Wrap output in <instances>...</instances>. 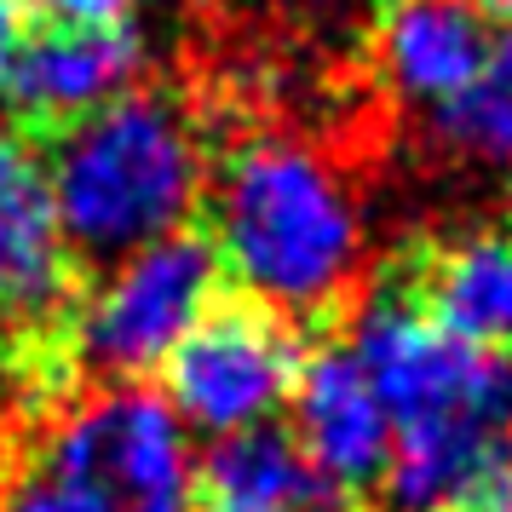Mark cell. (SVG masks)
Here are the masks:
<instances>
[{
	"instance_id": "30bf717a",
	"label": "cell",
	"mask_w": 512,
	"mask_h": 512,
	"mask_svg": "<svg viewBox=\"0 0 512 512\" xmlns=\"http://www.w3.org/2000/svg\"><path fill=\"white\" fill-rule=\"evenodd\" d=\"M495 47L484 0H374L369 64L397 104H449Z\"/></svg>"
},
{
	"instance_id": "ba28073f",
	"label": "cell",
	"mask_w": 512,
	"mask_h": 512,
	"mask_svg": "<svg viewBox=\"0 0 512 512\" xmlns=\"http://www.w3.org/2000/svg\"><path fill=\"white\" fill-rule=\"evenodd\" d=\"M288 432L317 466L323 489L340 512H386V478H392V420L374 397L357 351L328 334L305 351L300 386L288 397Z\"/></svg>"
},
{
	"instance_id": "8fae6325",
	"label": "cell",
	"mask_w": 512,
	"mask_h": 512,
	"mask_svg": "<svg viewBox=\"0 0 512 512\" xmlns=\"http://www.w3.org/2000/svg\"><path fill=\"white\" fill-rule=\"evenodd\" d=\"M438 139L478 162H512V29L495 35L472 87L438 110Z\"/></svg>"
},
{
	"instance_id": "4fadbf2b",
	"label": "cell",
	"mask_w": 512,
	"mask_h": 512,
	"mask_svg": "<svg viewBox=\"0 0 512 512\" xmlns=\"http://www.w3.org/2000/svg\"><path fill=\"white\" fill-rule=\"evenodd\" d=\"M35 12H47V18H127L133 0H35Z\"/></svg>"
},
{
	"instance_id": "5b68a950",
	"label": "cell",
	"mask_w": 512,
	"mask_h": 512,
	"mask_svg": "<svg viewBox=\"0 0 512 512\" xmlns=\"http://www.w3.org/2000/svg\"><path fill=\"white\" fill-rule=\"evenodd\" d=\"M219 259L202 225L162 236L121 259L87 288L75 323V380L81 386H144L185 340L202 305L219 294Z\"/></svg>"
},
{
	"instance_id": "7c38bea8",
	"label": "cell",
	"mask_w": 512,
	"mask_h": 512,
	"mask_svg": "<svg viewBox=\"0 0 512 512\" xmlns=\"http://www.w3.org/2000/svg\"><path fill=\"white\" fill-rule=\"evenodd\" d=\"M29 29H35V0H0V70L12 64Z\"/></svg>"
},
{
	"instance_id": "277c9868",
	"label": "cell",
	"mask_w": 512,
	"mask_h": 512,
	"mask_svg": "<svg viewBox=\"0 0 512 512\" xmlns=\"http://www.w3.org/2000/svg\"><path fill=\"white\" fill-rule=\"evenodd\" d=\"M93 282L64 248L41 150L0 121V415L75 392V323Z\"/></svg>"
},
{
	"instance_id": "8992f818",
	"label": "cell",
	"mask_w": 512,
	"mask_h": 512,
	"mask_svg": "<svg viewBox=\"0 0 512 512\" xmlns=\"http://www.w3.org/2000/svg\"><path fill=\"white\" fill-rule=\"evenodd\" d=\"M305 351L311 346L288 317L236 288H219L156 374L173 415L225 438L242 426H265L277 409H288Z\"/></svg>"
},
{
	"instance_id": "7a4b0ae2",
	"label": "cell",
	"mask_w": 512,
	"mask_h": 512,
	"mask_svg": "<svg viewBox=\"0 0 512 512\" xmlns=\"http://www.w3.org/2000/svg\"><path fill=\"white\" fill-rule=\"evenodd\" d=\"M41 162L64 248L81 277L98 282L139 248L196 225L213 167L208 98L139 75L121 98L58 133Z\"/></svg>"
},
{
	"instance_id": "6da1fadb",
	"label": "cell",
	"mask_w": 512,
	"mask_h": 512,
	"mask_svg": "<svg viewBox=\"0 0 512 512\" xmlns=\"http://www.w3.org/2000/svg\"><path fill=\"white\" fill-rule=\"evenodd\" d=\"M196 225L225 288L271 305L311 346L346 334L363 300V213L334 150L259 127L213 139Z\"/></svg>"
},
{
	"instance_id": "3957f363",
	"label": "cell",
	"mask_w": 512,
	"mask_h": 512,
	"mask_svg": "<svg viewBox=\"0 0 512 512\" xmlns=\"http://www.w3.org/2000/svg\"><path fill=\"white\" fill-rule=\"evenodd\" d=\"M185 426L150 386L0 415V512H185Z\"/></svg>"
},
{
	"instance_id": "9a60e30c",
	"label": "cell",
	"mask_w": 512,
	"mask_h": 512,
	"mask_svg": "<svg viewBox=\"0 0 512 512\" xmlns=\"http://www.w3.org/2000/svg\"><path fill=\"white\" fill-rule=\"evenodd\" d=\"M484 12L489 18H512V0H484Z\"/></svg>"
},
{
	"instance_id": "e0dca14e",
	"label": "cell",
	"mask_w": 512,
	"mask_h": 512,
	"mask_svg": "<svg viewBox=\"0 0 512 512\" xmlns=\"http://www.w3.org/2000/svg\"><path fill=\"white\" fill-rule=\"evenodd\" d=\"M507 512H512V507H507Z\"/></svg>"
},
{
	"instance_id": "9c48e42d",
	"label": "cell",
	"mask_w": 512,
	"mask_h": 512,
	"mask_svg": "<svg viewBox=\"0 0 512 512\" xmlns=\"http://www.w3.org/2000/svg\"><path fill=\"white\" fill-rule=\"evenodd\" d=\"M374 282H386L432 328L512 363V225L415 236Z\"/></svg>"
},
{
	"instance_id": "5bb4252c",
	"label": "cell",
	"mask_w": 512,
	"mask_h": 512,
	"mask_svg": "<svg viewBox=\"0 0 512 512\" xmlns=\"http://www.w3.org/2000/svg\"><path fill=\"white\" fill-rule=\"evenodd\" d=\"M185 512H277V507L236 501V495H208V489H185Z\"/></svg>"
},
{
	"instance_id": "52a82bcc",
	"label": "cell",
	"mask_w": 512,
	"mask_h": 512,
	"mask_svg": "<svg viewBox=\"0 0 512 512\" xmlns=\"http://www.w3.org/2000/svg\"><path fill=\"white\" fill-rule=\"evenodd\" d=\"M144 75V41L133 12L127 18H47L35 12V29L12 64L0 70V104L6 127L24 133L35 150H47L75 121L104 110Z\"/></svg>"
},
{
	"instance_id": "2e32d148",
	"label": "cell",
	"mask_w": 512,
	"mask_h": 512,
	"mask_svg": "<svg viewBox=\"0 0 512 512\" xmlns=\"http://www.w3.org/2000/svg\"><path fill=\"white\" fill-rule=\"evenodd\" d=\"M507 208H512V202H507ZM507 225H512V219H507Z\"/></svg>"
}]
</instances>
